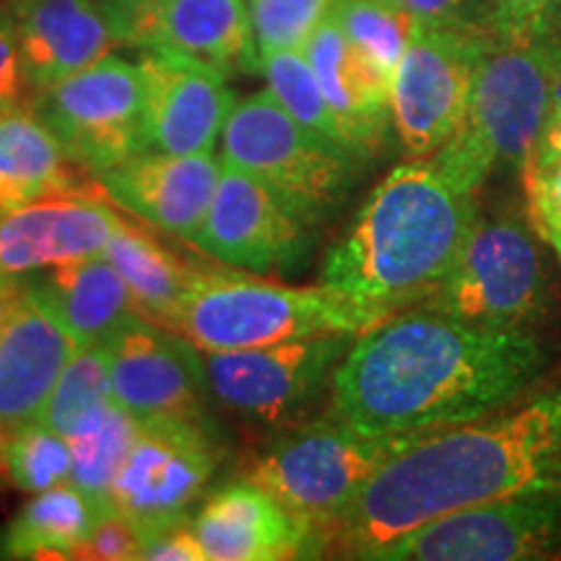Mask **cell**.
I'll return each instance as SVG.
<instances>
[{
  "label": "cell",
  "mask_w": 561,
  "mask_h": 561,
  "mask_svg": "<svg viewBox=\"0 0 561 561\" xmlns=\"http://www.w3.org/2000/svg\"><path fill=\"white\" fill-rule=\"evenodd\" d=\"M561 557V494L471 504L390 541L375 561H543Z\"/></svg>",
  "instance_id": "4fadbf2b"
},
{
  "label": "cell",
  "mask_w": 561,
  "mask_h": 561,
  "mask_svg": "<svg viewBox=\"0 0 561 561\" xmlns=\"http://www.w3.org/2000/svg\"><path fill=\"white\" fill-rule=\"evenodd\" d=\"M416 24L455 26L494 37L496 0H398Z\"/></svg>",
  "instance_id": "e575fe53"
},
{
  "label": "cell",
  "mask_w": 561,
  "mask_h": 561,
  "mask_svg": "<svg viewBox=\"0 0 561 561\" xmlns=\"http://www.w3.org/2000/svg\"><path fill=\"white\" fill-rule=\"evenodd\" d=\"M536 331H491L409 307L356 335L331 411L364 434H434L520 405L553 367Z\"/></svg>",
  "instance_id": "6da1fadb"
},
{
  "label": "cell",
  "mask_w": 561,
  "mask_h": 561,
  "mask_svg": "<svg viewBox=\"0 0 561 561\" xmlns=\"http://www.w3.org/2000/svg\"><path fill=\"white\" fill-rule=\"evenodd\" d=\"M221 460L219 434L193 426H138L110 502L136 525L144 543L172 525L191 523L193 504Z\"/></svg>",
  "instance_id": "5bb4252c"
},
{
  "label": "cell",
  "mask_w": 561,
  "mask_h": 561,
  "mask_svg": "<svg viewBox=\"0 0 561 561\" xmlns=\"http://www.w3.org/2000/svg\"><path fill=\"white\" fill-rule=\"evenodd\" d=\"M261 73L265 76V81H268L271 94L276 96V100L284 104L305 128H310L318 133V136L348 149L346 136H343L331 104H328L325 94H322V87L318 76H314L312 62L307 60L305 50H278L263 55Z\"/></svg>",
  "instance_id": "f546056e"
},
{
  "label": "cell",
  "mask_w": 561,
  "mask_h": 561,
  "mask_svg": "<svg viewBox=\"0 0 561 561\" xmlns=\"http://www.w3.org/2000/svg\"><path fill=\"white\" fill-rule=\"evenodd\" d=\"M24 297V286H21V276H9L0 273V328L9 322V318L16 310V305Z\"/></svg>",
  "instance_id": "60d3db41"
},
{
  "label": "cell",
  "mask_w": 561,
  "mask_h": 561,
  "mask_svg": "<svg viewBox=\"0 0 561 561\" xmlns=\"http://www.w3.org/2000/svg\"><path fill=\"white\" fill-rule=\"evenodd\" d=\"M549 47V45H546ZM551 55V87H549V110H561V47H549Z\"/></svg>",
  "instance_id": "7bdbcfd3"
},
{
  "label": "cell",
  "mask_w": 561,
  "mask_h": 561,
  "mask_svg": "<svg viewBox=\"0 0 561 561\" xmlns=\"http://www.w3.org/2000/svg\"><path fill=\"white\" fill-rule=\"evenodd\" d=\"M9 9L34 94L125 45L112 0H13Z\"/></svg>",
  "instance_id": "d6986e66"
},
{
  "label": "cell",
  "mask_w": 561,
  "mask_h": 561,
  "mask_svg": "<svg viewBox=\"0 0 561 561\" xmlns=\"http://www.w3.org/2000/svg\"><path fill=\"white\" fill-rule=\"evenodd\" d=\"M193 244L252 273H294L310 257L314 227L299 219L252 174L224 164Z\"/></svg>",
  "instance_id": "9a60e30c"
},
{
  "label": "cell",
  "mask_w": 561,
  "mask_h": 561,
  "mask_svg": "<svg viewBox=\"0 0 561 561\" xmlns=\"http://www.w3.org/2000/svg\"><path fill=\"white\" fill-rule=\"evenodd\" d=\"M5 460H9L13 486L39 494L68 481L73 453L66 437H60L42 421H32L9 432Z\"/></svg>",
  "instance_id": "1f68e13d"
},
{
  "label": "cell",
  "mask_w": 561,
  "mask_h": 561,
  "mask_svg": "<svg viewBox=\"0 0 561 561\" xmlns=\"http://www.w3.org/2000/svg\"><path fill=\"white\" fill-rule=\"evenodd\" d=\"M221 157L312 227L346 201L362 164L348 149L305 128L268 89L234 104L221 133Z\"/></svg>",
  "instance_id": "52a82bcc"
},
{
  "label": "cell",
  "mask_w": 561,
  "mask_h": 561,
  "mask_svg": "<svg viewBox=\"0 0 561 561\" xmlns=\"http://www.w3.org/2000/svg\"><path fill=\"white\" fill-rule=\"evenodd\" d=\"M79 170L32 104L0 110V214L81 193Z\"/></svg>",
  "instance_id": "d4e9b609"
},
{
  "label": "cell",
  "mask_w": 561,
  "mask_h": 561,
  "mask_svg": "<svg viewBox=\"0 0 561 561\" xmlns=\"http://www.w3.org/2000/svg\"><path fill=\"white\" fill-rule=\"evenodd\" d=\"M32 107L68 157L96 178L149 151L146 87L138 62L107 55L37 91Z\"/></svg>",
  "instance_id": "9c48e42d"
},
{
  "label": "cell",
  "mask_w": 561,
  "mask_h": 561,
  "mask_svg": "<svg viewBox=\"0 0 561 561\" xmlns=\"http://www.w3.org/2000/svg\"><path fill=\"white\" fill-rule=\"evenodd\" d=\"M491 42V34L413 21L390 83L392 130L409 157H432L458 130Z\"/></svg>",
  "instance_id": "8fae6325"
},
{
  "label": "cell",
  "mask_w": 561,
  "mask_h": 561,
  "mask_svg": "<svg viewBox=\"0 0 561 561\" xmlns=\"http://www.w3.org/2000/svg\"><path fill=\"white\" fill-rule=\"evenodd\" d=\"M523 494H561V390L413 442L333 523L328 551L375 559L434 517Z\"/></svg>",
  "instance_id": "7a4b0ae2"
},
{
  "label": "cell",
  "mask_w": 561,
  "mask_h": 561,
  "mask_svg": "<svg viewBox=\"0 0 561 561\" xmlns=\"http://www.w3.org/2000/svg\"><path fill=\"white\" fill-rule=\"evenodd\" d=\"M21 286L79 351L107 343L138 310L125 278L104 255L24 273Z\"/></svg>",
  "instance_id": "603a6c76"
},
{
  "label": "cell",
  "mask_w": 561,
  "mask_h": 561,
  "mask_svg": "<svg viewBox=\"0 0 561 561\" xmlns=\"http://www.w3.org/2000/svg\"><path fill=\"white\" fill-rule=\"evenodd\" d=\"M335 0H250L257 58L278 50H305L314 30L331 16Z\"/></svg>",
  "instance_id": "d6a6232c"
},
{
  "label": "cell",
  "mask_w": 561,
  "mask_h": 561,
  "mask_svg": "<svg viewBox=\"0 0 561 561\" xmlns=\"http://www.w3.org/2000/svg\"><path fill=\"white\" fill-rule=\"evenodd\" d=\"M34 87L21 62L19 34L11 9H0V110L26 107L34 102Z\"/></svg>",
  "instance_id": "8d00e7d4"
},
{
  "label": "cell",
  "mask_w": 561,
  "mask_h": 561,
  "mask_svg": "<svg viewBox=\"0 0 561 561\" xmlns=\"http://www.w3.org/2000/svg\"><path fill=\"white\" fill-rule=\"evenodd\" d=\"M76 343L32 297H21L0 328V426L16 430L42 419Z\"/></svg>",
  "instance_id": "cb8c5ba5"
},
{
  "label": "cell",
  "mask_w": 561,
  "mask_h": 561,
  "mask_svg": "<svg viewBox=\"0 0 561 561\" xmlns=\"http://www.w3.org/2000/svg\"><path fill=\"white\" fill-rule=\"evenodd\" d=\"M102 255L125 278L140 314L159 325H167V320L203 273L178 261L146 231L125 221H117Z\"/></svg>",
  "instance_id": "4316f807"
},
{
  "label": "cell",
  "mask_w": 561,
  "mask_h": 561,
  "mask_svg": "<svg viewBox=\"0 0 561 561\" xmlns=\"http://www.w3.org/2000/svg\"><path fill=\"white\" fill-rule=\"evenodd\" d=\"M551 55L543 42H491L466 115L432 164L455 191L476 195L494 172L520 170L541 138L549 115Z\"/></svg>",
  "instance_id": "277c9868"
},
{
  "label": "cell",
  "mask_w": 561,
  "mask_h": 561,
  "mask_svg": "<svg viewBox=\"0 0 561 561\" xmlns=\"http://www.w3.org/2000/svg\"><path fill=\"white\" fill-rule=\"evenodd\" d=\"M117 216L81 193L55 195L0 214V273H24L102 255Z\"/></svg>",
  "instance_id": "7402d4cb"
},
{
  "label": "cell",
  "mask_w": 561,
  "mask_h": 561,
  "mask_svg": "<svg viewBox=\"0 0 561 561\" xmlns=\"http://www.w3.org/2000/svg\"><path fill=\"white\" fill-rule=\"evenodd\" d=\"M553 0H496L494 39L504 45L538 42V32Z\"/></svg>",
  "instance_id": "74e56055"
},
{
  "label": "cell",
  "mask_w": 561,
  "mask_h": 561,
  "mask_svg": "<svg viewBox=\"0 0 561 561\" xmlns=\"http://www.w3.org/2000/svg\"><path fill=\"white\" fill-rule=\"evenodd\" d=\"M331 16L385 73H396L413 32L411 13L398 0H335Z\"/></svg>",
  "instance_id": "4dcf8cb0"
},
{
  "label": "cell",
  "mask_w": 561,
  "mask_h": 561,
  "mask_svg": "<svg viewBox=\"0 0 561 561\" xmlns=\"http://www.w3.org/2000/svg\"><path fill=\"white\" fill-rule=\"evenodd\" d=\"M140 551H144V538H140L136 525L117 510H107L96 523L89 541L76 553V559L130 561L140 559Z\"/></svg>",
  "instance_id": "d590c367"
},
{
  "label": "cell",
  "mask_w": 561,
  "mask_h": 561,
  "mask_svg": "<svg viewBox=\"0 0 561 561\" xmlns=\"http://www.w3.org/2000/svg\"><path fill=\"white\" fill-rule=\"evenodd\" d=\"M533 153L541 159H561V110H549L541 138H538V146Z\"/></svg>",
  "instance_id": "ab89813d"
},
{
  "label": "cell",
  "mask_w": 561,
  "mask_h": 561,
  "mask_svg": "<svg viewBox=\"0 0 561 561\" xmlns=\"http://www.w3.org/2000/svg\"><path fill=\"white\" fill-rule=\"evenodd\" d=\"M536 234L515 210L479 216L450 273L419 307L491 331H533L551 291Z\"/></svg>",
  "instance_id": "ba28073f"
},
{
  "label": "cell",
  "mask_w": 561,
  "mask_h": 561,
  "mask_svg": "<svg viewBox=\"0 0 561 561\" xmlns=\"http://www.w3.org/2000/svg\"><path fill=\"white\" fill-rule=\"evenodd\" d=\"M130 47H164L219 68L261 73L244 0H112Z\"/></svg>",
  "instance_id": "2e32d148"
},
{
  "label": "cell",
  "mask_w": 561,
  "mask_h": 561,
  "mask_svg": "<svg viewBox=\"0 0 561 561\" xmlns=\"http://www.w3.org/2000/svg\"><path fill=\"white\" fill-rule=\"evenodd\" d=\"M557 257H559V261H561V255H557Z\"/></svg>",
  "instance_id": "ee69618b"
},
{
  "label": "cell",
  "mask_w": 561,
  "mask_h": 561,
  "mask_svg": "<svg viewBox=\"0 0 561 561\" xmlns=\"http://www.w3.org/2000/svg\"><path fill=\"white\" fill-rule=\"evenodd\" d=\"M146 87V138L151 151L214 153L234 91L219 68L187 55L149 47L138 60Z\"/></svg>",
  "instance_id": "e0dca14e"
},
{
  "label": "cell",
  "mask_w": 561,
  "mask_h": 561,
  "mask_svg": "<svg viewBox=\"0 0 561 561\" xmlns=\"http://www.w3.org/2000/svg\"><path fill=\"white\" fill-rule=\"evenodd\" d=\"M104 512L68 481L39 491L0 528V559H76Z\"/></svg>",
  "instance_id": "484cf974"
},
{
  "label": "cell",
  "mask_w": 561,
  "mask_h": 561,
  "mask_svg": "<svg viewBox=\"0 0 561 561\" xmlns=\"http://www.w3.org/2000/svg\"><path fill=\"white\" fill-rule=\"evenodd\" d=\"M115 405L110 356L107 346L102 343V346L76 351L73 359L62 369L39 421L60 437L73 442L94 432Z\"/></svg>",
  "instance_id": "83f0119b"
},
{
  "label": "cell",
  "mask_w": 561,
  "mask_h": 561,
  "mask_svg": "<svg viewBox=\"0 0 561 561\" xmlns=\"http://www.w3.org/2000/svg\"><path fill=\"white\" fill-rule=\"evenodd\" d=\"M144 561H206L198 538L193 536L191 523L172 525V528L157 533L144 543L140 551Z\"/></svg>",
  "instance_id": "f35d334b"
},
{
  "label": "cell",
  "mask_w": 561,
  "mask_h": 561,
  "mask_svg": "<svg viewBox=\"0 0 561 561\" xmlns=\"http://www.w3.org/2000/svg\"><path fill=\"white\" fill-rule=\"evenodd\" d=\"M530 224L561 255V159H541L530 153L523 167Z\"/></svg>",
  "instance_id": "836d02e7"
},
{
  "label": "cell",
  "mask_w": 561,
  "mask_h": 561,
  "mask_svg": "<svg viewBox=\"0 0 561 561\" xmlns=\"http://www.w3.org/2000/svg\"><path fill=\"white\" fill-rule=\"evenodd\" d=\"M421 437L426 434H364L331 411L280 432L252 458L248 479L328 538L371 476Z\"/></svg>",
  "instance_id": "8992f818"
},
{
  "label": "cell",
  "mask_w": 561,
  "mask_h": 561,
  "mask_svg": "<svg viewBox=\"0 0 561 561\" xmlns=\"http://www.w3.org/2000/svg\"><path fill=\"white\" fill-rule=\"evenodd\" d=\"M104 346L115 401L138 426H193L219 434L195 343L136 312Z\"/></svg>",
  "instance_id": "7c38bea8"
},
{
  "label": "cell",
  "mask_w": 561,
  "mask_h": 561,
  "mask_svg": "<svg viewBox=\"0 0 561 561\" xmlns=\"http://www.w3.org/2000/svg\"><path fill=\"white\" fill-rule=\"evenodd\" d=\"M375 325V314L322 284L294 289L203 271L164 328L201 351H242L314 335H362Z\"/></svg>",
  "instance_id": "5b68a950"
},
{
  "label": "cell",
  "mask_w": 561,
  "mask_h": 561,
  "mask_svg": "<svg viewBox=\"0 0 561 561\" xmlns=\"http://www.w3.org/2000/svg\"><path fill=\"white\" fill-rule=\"evenodd\" d=\"M206 561H280L328 553L325 533L252 479L224 483L191 520Z\"/></svg>",
  "instance_id": "ac0fdd59"
},
{
  "label": "cell",
  "mask_w": 561,
  "mask_h": 561,
  "mask_svg": "<svg viewBox=\"0 0 561 561\" xmlns=\"http://www.w3.org/2000/svg\"><path fill=\"white\" fill-rule=\"evenodd\" d=\"M305 55L312 62L348 149L362 161L375 159L385 149L392 130V76L371 62L343 34L333 16H328L314 30L305 45Z\"/></svg>",
  "instance_id": "44dd1931"
},
{
  "label": "cell",
  "mask_w": 561,
  "mask_h": 561,
  "mask_svg": "<svg viewBox=\"0 0 561 561\" xmlns=\"http://www.w3.org/2000/svg\"><path fill=\"white\" fill-rule=\"evenodd\" d=\"M479 219L476 198L447 182L432 159H411L385 178L322 265V286L377 322L419 307L458 261Z\"/></svg>",
  "instance_id": "3957f363"
},
{
  "label": "cell",
  "mask_w": 561,
  "mask_h": 561,
  "mask_svg": "<svg viewBox=\"0 0 561 561\" xmlns=\"http://www.w3.org/2000/svg\"><path fill=\"white\" fill-rule=\"evenodd\" d=\"M136 437V419L130 413H125L121 405H115L110 411V416L94 432L70 442V453H73L68 473L70 486L83 491L102 510H112V483H115L117 473H121Z\"/></svg>",
  "instance_id": "f1b7e54d"
},
{
  "label": "cell",
  "mask_w": 561,
  "mask_h": 561,
  "mask_svg": "<svg viewBox=\"0 0 561 561\" xmlns=\"http://www.w3.org/2000/svg\"><path fill=\"white\" fill-rule=\"evenodd\" d=\"M538 42L549 47H561V0H553L551 9L546 11V19L538 32Z\"/></svg>",
  "instance_id": "b9f144b4"
},
{
  "label": "cell",
  "mask_w": 561,
  "mask_h": 561,
  "mask_svg": "<svg viewBox=\"0 0 561 561\" xmlns=\"http://www.w3.org/2000/svg\"><path fill=\"white\" fill-rule=\"evenodd\" d=\"M356 335L333 333L242 351H203L210 398L252 424L294 426L333 385Z\"/></svg>",
  "instance_id": "30bf717a"
},
{
  "label": "cell",
  "mask_w": 561,
  "mask_h": 561,
  "mask_svg": "<svg viewBox=\"0 0 561 561\" xmlns=\"http://www.w3.org/2000/svg\"><path fill=\"white\" fill-rule=\"evenodd\" d=\"M221 164L214 153L144 151L100 178L107 198L164 234L191 242L206 219Z\"/></svg>",
  "instance_id": "ffe728a7"
}]
</instances>
